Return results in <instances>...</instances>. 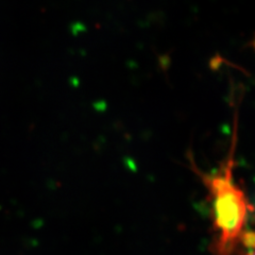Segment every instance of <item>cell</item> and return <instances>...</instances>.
I'll return each instance as SVG.
<instances>
[{
    "label": "cell",
    "mask_w": 255,
    "mask_h": 255,
    "mask_svg": "<svg viewBox=\"0 0 255 255\" xmlns=\"http://www.w3.org/2000/svg\"><path fill=\"white\" fill-rule=\"evenodd\" d=\"M246 255H255V245L252 247V248L250 249V251L247 253Z\"/></svg>",
    "instance_id": "2"
},
{
    "label": "cell",
    "mask_w": 255,
    "mask_h": 255,
    "mask_svg": "<svg viewBox=\"0 0 255 255\" xmlns=\"http://www.w3.org/2000/svg\"><path fill=\"white\" fill-rule=\"evenodd\" d=\"M233 159L230 157L221 172L204 181L213 196L216 225L220 231V251L229 252L241 234L247 217V201L242 190L233 182Z\"/></svg>",
    "instance_id": "1"
}]
</instances>
